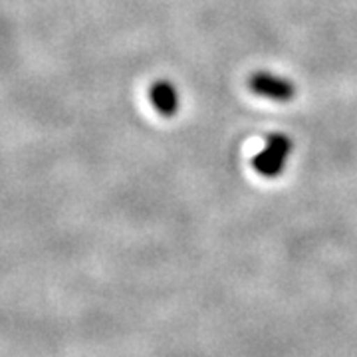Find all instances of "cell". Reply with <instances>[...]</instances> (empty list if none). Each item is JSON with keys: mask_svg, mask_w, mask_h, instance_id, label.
Returning <instances> with one entry per match:
<instances>
[{"mask_svg": "<svg viewBox=\"0 0 357 357\" xmlns=\"http://www.w3.org/2000/svg\"><path fill=\"white\" fill-rule=\"evenodd\" d=\"M294 141L286 133H270L262 151L252 159V167L262 177H280L292 157Z\"/></svg>", "mask_w": 357, "mask_h": 357, "instance_id": "1", "label": "cell"}, {"mask_svg": "<svg viewBox=\"0 0 357 357\" xmlns=\"http://www.w3.org/2000/svg\"><path fill=\"white\" fill-rule=\"evenodd\" d=\"M149 100L151 105L165 117H171L178 112L181 107V93L177 86L169 79H159L149 88Z\"/></svg>", "mask_w": 357, "mask_h": 357, "instance_id": "3", "label": "cell"}, {"mask_svg": "<svg viewBox=\"0 0 357 357\" xmlns=\"http://www.w3.org/2000/svg\"><path fill=\"white\" fill-rule=\"evenodd\" d=\"M248 86L256 96L272 100V102H290L296 96V86L288 77L272 74V72H266V70H260V72L252 74L250 79H248Z\"/></svg>", "mask_w": 357, "mask_h": 357, "instance_id": "2", "label": "cell"}]
</instances>
